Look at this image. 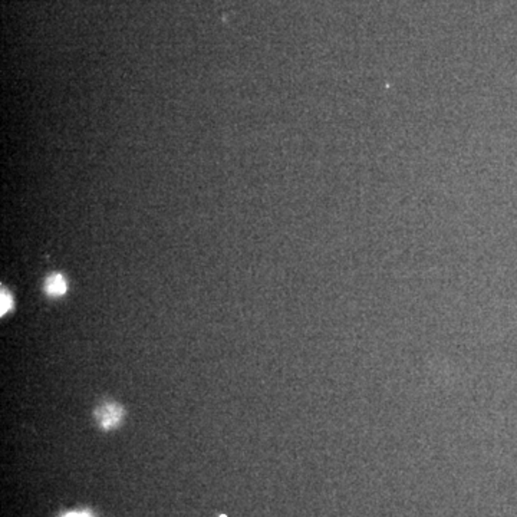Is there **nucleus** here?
<instances>
[{"label":"nucleus","mask_w":517,"mask_h":517,"mask_svg":"<svg viewBox=\"0 0 517 517\" xmlns=\"http://www.w3.org/2000/svg\"><path fill=\"white\" fill-rule=\"evenodd\" d=\"M67 517H90V516H88V514L85 513H71L68 514V516Z\"/></svg>","instance_id":"20e7f679"},{"label":"nucleus","mask_w":517,"mask_h":517,"mask_svg":"<svg viewBox=\"0 0 517 517\" xmlns=\"http://www.w3.org/2000/svg\"><path fill=\"white\" fill-rule=\"evenodd\" d=\"M11 308H12L11 294H9L8 292L4 291V289H2V308H0V309H2V315L6 314L8 310H11Z\"/></svg>","instance_id":"7ed1b4c3"},{"label":"nucleus","mask_w":517,"mask_h":517,"mask_svg":"<svg viewBox=\"0 0 517 517\" xmlns=\"http://www.w3.org/2000/svg\"><path fill=\"white\" fill-rule=\"evenodd\" d=\"M45 292L50 296H61V294H64L67 292V282H65L64 276H50L45 282Z\"/></svg>","instance_id":"f03ea898"},{"label":"nucleus","mask_w":517,"mask_h":517,"mask_svg":"<svg viewBox=\"0 0 517 517\" xmlns=\"http://www.w3.org/2000/svg\"><path fill=\"white\" fill-rule=\"evenodd\" d=\"M97 419L102 428L117 427L122 419V408L117 404H106L97 410Z\"/></svg>","instance_id":"f257e3e1"}]
</instances>
